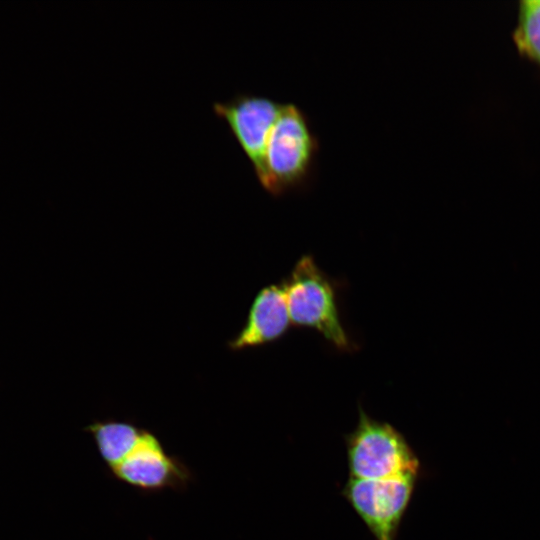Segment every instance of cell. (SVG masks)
<instances>
[{"label":"cell","instance_id":"8992f818","mask_svg":"<svg viewBox=\"0 0 540 540\" xmlns=\"http://www.w3.org/2000/svg\"><path fill=\"white\" fill-rule=\"evenodd\" d=\"M282 104L266 96L241 93L212 105L214 113L228 125L257 178L262 172L268 137Z\"/></svg>","mask_w":540,"mask_h":540},{"label":"cell","instance_id":"52a82bcc","mask_svg":"<svg viewBox=\"0 0 540 540\" xmlns=\"http://www.w3.org/2000/svg\"><path fill=\"white\" fill-rule=\"evenodd\" d=\"M292 326L283 283L262 288L255 296L246 321L238 334L228 342L232 351L272 343Z\"/></svg>","mask_w":540,"mask_h":540},{"label":"cell","instance_id":"277c9868","mask_svg":"<svg viewBox=\"0 0 540 540\" xmlns=\"http://www.w3.org/2000/svg\"><path fill=\"white\" fill-rule=\"evenodd\" d=\"M106 471L112 479L145 495L165 490L184 492L195 480L183 459L170 453L158 434L144 426Z\"/></svg>","mask_w":540,"mask_h":540},{"label":"cell","instance_id":"7a4b0ae2","mask_svg":"<svg viewBox=\"0 0 540 540\" xmlns=\"http://www.w3.org/2000/svg\"><path fill=\"white\" fill-rule=\"evenodd\" d=\"M282 283L293 326L317 331L338 350L353 349L340 317L336 289L311 255L302 256Z\"/></svg>","mask_w":540,"mask_h":540},{"label":"cell","instance_id":"ba28073f","mask_svg":"<svg viewBox=\"0 0 540 540\" xmlns=\"http://www.w3.org/2000/svg\"><path fill=\"white\" fill-rule=\"evenodd\" d=\"M514 39L520 51L540 64V0L521 2Z\"/></svg>","mask_w":540,"mask_h":540},{"label":"cell","instance_id":"3957f363","mask_svg":"<svg viewBox=\"0 0 540 540\" xmlns=\"http://www.w3.org/2000/svg\"><path fill=\"white\" fill-rule=\"evenodd\" d=\"M345 443L349 477L375 480L420 474V461L405 436L361 407L358 423L345 436Z\"/></svg>","mask_w":540,"mask_h":540},{"label":"cell","instance_id":"6da1fadb","mask_svg":"<svg viewBox=\"0 0 540 540\" xmlns=\"http://www.w3.org/2000/svg\"><path fill=\"white\" fill-rule=\"evenodd\" d=\"M319 150L307 114L294 103H283L268 137L260 185L274 197L307 186Z\"/></svg>","mask_w":540,"mask_h":540},{"label":"cell","instance_id":"5b68a950","mask_svg":"<svg viewBox=\"0 0 540 540\" xmlns=\"http://www.w3.org/2000/svg\"><path fill=\"white\" fill-rule=\"evenodd\" d=\"M419 475L375 480L349 477L341 494L375 540H396Z\"/></svg>","mask_w":540,"mask_h":540}]
</instances>
